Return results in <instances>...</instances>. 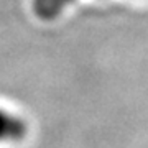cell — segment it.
<instances>
[{
  "instance_id": "7a4b0ae2",
  "label": "cell",
  "mask_w": 148,
  "mask_h": 148,
  "mask_svg": "<svg viewBox=\"0 0 148 148\" xmlns=\"http://www.w3.org/2000/svg\"><path fill=\"white\" fill-rule=\"evenodd\" d=\"M73 2L74 0H33L32 7L38 18L49 21L61 15V12Z\"/></svg>"
},
{
  "instance_id": "6da1fadb",
  "label": "cell",
  "mask_w": 148,
  "mask_h": 148,
  "mask_svg": "<svg viewBox=\"0 0 148 148\" xmlns=\"http://www.w3.org/2000/svg\"><path fill=\"white\" fill-rule=\"evenodd\" d=\"M27 132L28 127L21 117L0 109V142H20Z\"/></svg>"
}]
</instances>
